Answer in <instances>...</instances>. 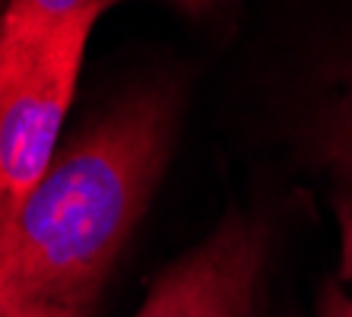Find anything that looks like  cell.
<instances>
[{"label": "cell", "instance_id": "obj_1", "mask_svg": "<svg viewBox=\"0 0 352 317\" xmlns=\"http://www.w3.org/2000/svg\"><path fill=\"white\" fill-rule=\"evenodd\" d=\"M172 140V102H121L51 159L0 235L7 305L89 308L140 222Z\"/></svg>", "mask_w": 352, "mask_h": 317}, {"label": "cell", "instance_id": "obj_2", "mask_svg": "<svg viewBox=\"0 0 352 317\" xmlns=\"http://www.w3.org/2000/svg\"><path fill=\"white\" fill-rule=\"evenodd\" d=\"M96 17L60 25L19 57L0 92V235L58 155V137L80 80Z\"/></svg>", "mask_w": 352, "mask_h": 317}, {"label": "cell", "instance_id": "obj_3", "mask_svg": "<svg viewBox=\"0 0 352 317\" xmlns=\"http://www.w3.org/2000/svg\"><path fill=\"white\" fill-rule=\"evenodd\" d=\"M263 232L229 219L149 289L137 317H257Z\"/></svg>", "mask_w": 352, "mask_h": 317}, {"label": "cell", "instance_id": "obj_4", "mask_svg": "<svg viewBox=\"0 0 352 317\" xmlns=\"http://www.w3.org/2000/svg\"><path fill=\"white\" fill-rule=\"evenodd\" d=\"M124 0H7L0 19V61L16 67L19 57L35 51L54 29L80 17H102Z\"/></svg>", "mask_w": 352, "mask_h": 317}, {"label": "cell", "instance_id": "obj_5", "mask_svg": "<svg viewBox=\"0 0 352 317\" xmlns=\"http://www.w3.org/2000/svg\"><path fill=\"white\" fill-rule=\"evenodd\" d=\"M320 153H324L336 184L343 190V204L340 206L352 212V70H349V86H346L343 96L336 98V105L330 108L327 121H324Z\"/></svg>", "mask_w": 352, "mask_h": 317}, {"label": "cell", "instance_id": "obj_6", "mask_svg": "<svg viewBox=\"0 0 352 317\" xmlns=\"http://www.w3.org/2000/svg\"><path fill=\"white\" fill-rule=\"evenodd\" d=\"M89 308H67V305H45V301H23L7 305V317H89Z\"/></svg>", "mask_w": 352, "mask_h": 317}, {"label": "cell", "instance_id": "obj_7", "mask_svg": "<svg viewBox=\"0 0 352 317\" xmlns=\"http://www.w3.org/2000/svg\"><path fill=\"white\" fill-rule=\"evenodd\" d=\"M318 317H352V295H346L340 285H327L320 295Z\"/></svg>", "mask_w": 352, "mask_h": 317}, {"label": "cell", "instance_id": "obj_8", "mask_svg": "<svg viewBox=\"0 0 352 317\" xmlns=\"http://www.w3.org/2000/svg\"><path fill=\"white\" fill-rule=\"evenodd\" d=\"M340 232H343V273L352 283V212L340 206Z\"/></svg>", "mask_w": 352, "mask_h": 317}, {"label": "cell", "instance_id": "obj_9", "mask_svg": "<svg viewBox=\"0 0 352 317\" xmlns=\"http://www.w3.org/2000/svg\"><path fill=\"white\" fill-rule=\"evenodd\" d=\"M178 3H184L188 10H206L210 3H216V0H178Z\"/></svg>", "mask_w": 352, "mask_h": 317}, {"label": "cell", "instance_id": "obj_10", "mask_svg": "<svg viewBox=\"0 0 352 317\" xmlns=\"http://www.w3.org/2000/svg\"><path fill=\"white\" fill-rule=\"evenodd\" d=\"M10 74H13V67L0 61V92H3V86H7V76H10Z\"/></svg>", "mask_w": 352, "mask_h": 317}, {"label": "cell", "instance_id": "obj_11", "mask_svg": "<svg viewBox=\"0 0 352 317\" xmlns=\"http://www.w3.org/2000/svg\"><path fill=\"white\" fill-rule=\"evenodd\" d=\"M0 317H7V292H3V285H0Z\"/></svg>", "mask_w": 352, "mask_h": 317}, {"label": "cell", "instance_id": "obj_12", "mask_svg": "<svg viewBox=\"0 0 352 317\" xmlns=\"http://www.w3.org/2000/svg\"><path fill=\"white\" fill-rule=\"evenodd\" d=\"M3 10H7V0H0V19H3Z\"/></svg>", "mask_w": 352, "mask_h": 317}]
</instances>
